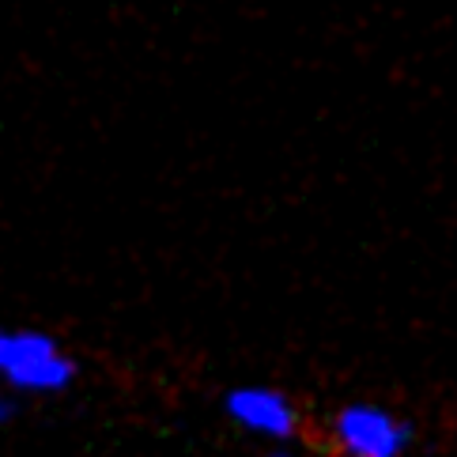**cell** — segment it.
<instances>
[{
	"mask_svg": "<svg viewBox=\"0 0 457 457\" xmlns=\"http://www.w3.org/2000/svg\"><path fill=\"white\" fill-rule=\"evenodd\" d=\"M79 363L42 329H0V386L8 394L50 397L64 394Z\"/></svg>",
	"mask_w": 457,
	"mask_h": 457,
	"instance_id": "obj_1",
	"label": "cell"
},
{
	"mask_svg": "<svg viewBox=\"0 0 457 457\" xmlns=\"http://www.w3.org/2000/svg\"><path fill=\"white\" fill-rule=\"evenodd\" d=\"M329 443L340 457H408L416 428L378 401H348L329 416Z\"/></svg>",
	"mask_w": 457,
	"mask_h": 457,
	"instance_id": "obj_2",
	"label": "cell"
},
{
	"mask_svg": "<svg viewBox=\"0 0 457 457\" xmlns=\"http://www.w3.org/2000/svg\"><path fill=\"white\" fill-rule=\"evenodd\" d=\"M223 416L235 423L242 435L257 438L265 446L295 443L303 431V412L291 394L265 382H242L223 394Z\"/></svg>",
	"mask_w": 457,
	"mask_h": 457,
	"instance_id": "obj_3",
	"label": "cell"
},
{
	"mask_svg": "<svg viewBox=\"0 0 457 457\" xmlns=\"http://www.w3.org/2000/svg\"><path fill=\"white\" fill-rule=\"evenodd\" d=\"M15 412H20V408H15V397L8 394V389H0V428H8V423L15 420Z\"/></svg>",
	"mask_w": 457,
	"mask_h": 457,
	"instance_id": "obj_4",
	"label": "cell"
},
{
	"mask_svg": "<svg viewBox=\"0 0 457 457\" xmlns=\"http://www.w3.org/2000/svg\"><path fill=\"white\" fill-rule=\"evenodd\" d=\"M265 457H310L306 450H295V443H280V446H269Z\"/></svg>",
	"mask_w": 457,
	"mask_h": 457,
	"instance_id": "obj_5",
	"label": "cell"
}]
</instances>
